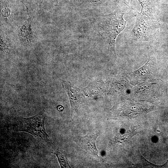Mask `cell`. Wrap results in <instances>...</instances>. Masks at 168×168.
Returning a JSON list of instances; mask_svg holds the SVG:
<instances>
[{
    "label": "cell",
    "mask_w": 168,
    "mask_h": 168,
    "mask_svg": "<svg viewBox=\"0 0 168 168\" xmlns=\"http://www.w3.org/2000/svg\"><path fill=\"white\" fill-rule=\"evenodd\" d=\"M124 14V11H118L109 14L100 15L95 24L96 30L115 55L116 39L124 29L127 23V21L123 18Z\"/></svg>",
    "instance_id": "6da1fadb"
},
{
    "label": "cell",
    "mask_w": 168,
    "mask_h": 168,
    "mask_svg": "<svg viewBox=\"0 0 168 168\" xmlns=\"http://www.w3.org/2000/svg\"><path fill=\"white\" fill-rule=\"evenodd\" d=\"M45 115L41 112L30 117H19L16 119L14 130L29 133L52 143L45 130Z\"/></svg>",
    "instance_id": "7a4b0ae2"
},
{
    "label": "cell",
    "mask_w": 168,
    "mask_h": 168,
    "mask_svg": "<svg viewBox=\"0 0 168 168\" xmlns=\"http://www.w3.org/2000/svg\"><path fill=\"white\" fill-rule=\"evenodd\" d=\"M137 12L136 22L132 31L131 37L137 41H148L154 34L156 28L154 18Z\"/></svg>",
    "instance_id": "3957f363"
},
{
    "label": "cell",
    "mask_w": 168,
    "mask_h": 168,
    "mask_svg": "<svg viewBox=\"0 0 168 168\" xmlns=\"http://www.w3.org/2000/svg\"><path fill=\"white\" fill-rule=\"evenodd\" d=\"M156 70L155 58L150 54L147 62L138 69L128 73V77L131 84L136 85L154 79Z\"/></svg>",
    "instance_id": "277c9868"
},
{
    "label": "cell",
    "mask_w": 168,
    "mask_h": 168,
    "mask_svg": "<svg viewBox=\"0 0 168 168\" xmlns=\"http://www.w3.org/2000/svg\"><path fill=\"white\" fill-rule=\"evenodd\" d=\"M136 86L132 92L137 96L153 97L161 92L162 82L160 80L152 79Z\"/></svg>",
    "instance_id": "5b68a950"
},
{
    "label": "cell",
    "mask_w": 168,
    "mask_h": 168,
    "mask_svg": "<svg viewBox=\"0 0 168 168\" xmlns=\"http://www.w3.org/2000/svg\"><path fill=\"white\" fill-rule=\"evenodd\" d=\"M63 89L66 91L69 100L71 107V119L72 120L80 105L83 100L80 89L70 82L61 80Z\"/></svg>",
    "instance_id": "8992f818"
},
{
    "label": "cell",
    "mask_w": 168,
    "mask_h": 168,
    "mask_svg": "<svg viewBox=\"0 0 168 168\" xmlns=\"http://www.w3.org/2000/svg\"><path fill=\"white\" fill-rule=\"evenodd\" d=\"M152 108L133 101H129L123 104L119 111L121 114H136L151 110Z\"/></svg>",
    "instance_id": "52a82bcc"
},
{
    "label": "cell",
    "mask_w": 168,
    "mask_h": 168,
    "mask_svg": "<svg viewBox=\"0 0 168 168\" xmlns=\"http://www.w3.org/2000/svg\"><path fill=\"white\" fill-rule=\"evenodd\" d=\"M98 134L87 135L79 138V141L81 146L88 153L96 157L98 156V151L96 144V141Z\"/></svg>",
    "instance_id": "ba28073f"
},
{
    "label": "cell",
    "mask_w": 168,
    "mask_h": 168,
    "mask_svg": "<svg viewBox=\"0 0 168 168\" xmlns=\"http://www.w3.org/2000/svg\"><path fill=\"white\" fill-rule=\"evenodd\" d=\"M24 4L26 8L28 17L26 21L20 27L19 33L21 40L25 43L28 44L31 42L33 38L32 16L29 7Z\"/></svg>",
    "instance_id": "9c48e42d"
},
{
    "label": "cell",
    "mask_w": 168,
    "mask_h": 168,
    "mask_svg": "<svg viewBox=\"0 0 168 168\" xmlns=\"http://www.w3.org/2000/svg\"><path fill=\"white\" fill-rule=\"evenodd\" d=\"M0 13L2 18L5 22L8 24L12 23V14L7 0H0Z\"/></svg>",
    "instance_id": "30bf717a"
},
{
    "label": "cell",
    "mask_w": 168,
    "mask_h": 168,
    "mask_svg": "<svg viewBox=\"0 0 168 168\" xmlns=\"http://www.w3.org/2000/svg\"><path fill=\"white\" fill-rule=\"evenodd\" d=\"M138 0L141 5L142 7L140 13L147 16L153 17L154 14V11L152 8L151 0Z\"/></svg>",
    "instance_id": "8fae6325"
},
{
    "label": "cell",
    "mask_w": 168,
    "mask_h": 168,
    "mask_svg": "<svg viewBox=\"0 0 168 168\" xmlns=\"http://www.w3.org/2000/svg\"><path fill=\"white\" fill-rule=\"evenodd\" d=\"M53 153L57 156L61 168H71L65 154L58 149L54 150Z\"/></svg>",
    "instance_id": "7c38bea8"
},
{
    "label": "cell",
    "mask_w": 168,
    "mask_h": 168,
    "mask_svg": "<svg viewBox=\"0 0 168 168\" xmlns=\"http://www.w3.org/2000/svg\"><path fill=\"white\" fill-rule=\"evenodd\" d=\"M1 49L3 51L7 52L11 49V42L9 40L3 37L0 36Z\"/></svg>",
    "instance_id": "4fadbf2b"
},
{
    "label": "cell",
    "mask_w": 168,
    "mask_h": 168,
    "mask_svg": "<svg viewBox=\"0 0 168 168\" xmlns=\"http://www.w3.org/2000/svg\"><path fill=\"white\" fill-rule=\"evenodd\" d=\"M57 109L58 111H62L63 110V106L62 105H58L57 108Z\"/></svg>",
    "instance_id": "5bb4252c"
},
{
    "label": "cell",
    "mask_w": 168,
    "mask_h": 168,
    "mask_svg": "<svg viewBox=\"0 0 168 168\" xmlns=\"http://www.w3.org/2000/svg\"><path fill=\"white\" fill-rule=\"evenodd\" d=\"M93 2H97L99 1V0H89Z\"/></svg>",
    "instance_id": "9a60e30c"
},
{
    "label": "cell",
    "mask_w": 168,
    "mask_h": 168,
    "mask_svg": "<svg viewBox=\"0 0 168 168\" xmlns=\"http://www.w3.org/2000/svg\"><path fill=\"white\" fill-rule=\"evenodd\" d=\"M40 3H41L43 2V0H37Z\"/></svg>",
    "instance_id": "2e32d148"
},
{
    "label": "cell",
    "mask_w": 168,
    "mask_h": 168,
    "mask_svg": "<svg viewBox=\"0 0 168 168\" xmlns=\"http://www.w3.org/2000/svg\"><path fill=\"white\" fill-rule=\"evenodd\" d=\"M166 92L167 94H168V88L166 89Z\"/></svg>",
    "instance_id": "e0dca14e"
},
{
    "label": "cell",
    "mask_w": 168,
    "mask_h": 168,
    "mask_svg": "<svg viewBox=\"0 0 168 168\" xmlns=\"http://www.w3.org/2000/svg\"></svg>",
    "instance_id": "ac0fdd59"
}]
</instances>
